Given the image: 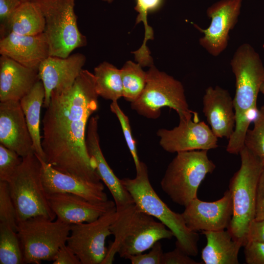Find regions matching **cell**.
Wrapping results in <instances>:
<instances>
[{"mask_svg":"<svg viewBox=\"0 0 264 264\" xmlns=\"http://www.w3.org/2000/svg\"><path fill=\"white\" fill-rule=\"evenodd\" d=\"M24 0H0V34L4 37L12 14Z\"/></svg>","mask_w":264,"mask_h":264,"instance_id":"e575fe53","label":"cell"},{"mask_svg":"<svg viewBox=\"0 0 264 264\" xmlns=\"http://www.w3.org/2000/svg\"><path fill=\"white\" fill-rule=\"evenodd\" d=\"M202 111L214 134L229 139L234 131L236 119L233 100L228 91L210 86L202 99Z\"/></svg>","mask_w":264,"mask_h":264,"instance_id":"ffe728a7","label":"cell"},{"mask_svg":"<svg viewBox=\"0 0 264 264\" xmlns=\"http://www.w3.org/2000/svg\"><path fill=\"white\" fill-rule=\"evenodd\" d=\"M121 181L140 210L157 219L173 232L176 239V247L190 256L198 254V234L190 230L181 214L171 210L158 196L150 181L144 162L141 161L134 178L126 177Z\"/></svg>","mask_w":264,"mask_h":264,"instance_id":"277c9868","label":"cell"},{"mask_svg":"<svg viewBox=\"0 0 264 264\" xmlns=\"http://www.w3.org/2000/svg\"><path fill=\"white\" fill-rule=\"evenodd\" d=\"M39 7L45 20L44 33L49 56L66 58L87 44L79 30L75 13L76 0H30Z\"/></svg>","mask_w":264,"mask_h":264,"instance_id":"9c48e42d","label":"cell"},{"mask_svg":"<svg viewBox=\"0 0 264 264\" xmlns=\"http://www.w3.org/2000/svg\"><path fill=\"white\" fill-rule=\"evenodd\" d=\"M0 54L27 67L38 70L49 56L48 44L44 33L23 35L10 33L0 38Z\"/></svg>","mask_w":264,"mask_h":264,"instance_id":"44dd1931","label":"cell"},{"mask_svg":"<svg viewBox=\"0 0 264 264\" xmlns=\"http://www.w3.org/2000/svg\"><path fill=\"white\" fill-rule=\"evenodd\" d=\"M0 144L22 158L34 153L33 142L20 101L0 103Z\"/></svg>","mask_w":264,"mask_h":264,"instance_id":"e0dca14e","label":"cell"},{"mask_svg":"<svg viewBox=\"0 0 264 264\" xmlns=\"http://www.w3.org/2000/svg\"><path fill=\"white\" fill-rule=\"evenodd\" d=\"M22 160L17 153L0 144V181L8 182Z\"/></svg>","mask_w":264,"mask_h":264,"instance_id":"d6a6232c","label":"cell"},{"mask_svg":"<svg viewBox=\"0 0 264 264\" xmlns=\"http://www.w3.org/2000/svg\"><path fill=\"white\" fill-rule=\"evenodd\" d=\"M243 0H220L208 7L206 15L211 19L209 26L202 29L195 27L203 36L199 44L214 57L220 55L227 48L229 33L238 22Z\"/></svg>","mask_w":264,"mask_h":264,"instance_id":"7c38bea8","label":"cell"},{"mask_svg":"<svg viewBox=\"0 0 264 264\" xmlns=\"http://www.w3.org/2000/svg\"><path fill=\"white\" fill-rule=\"evenodd\" d=\"M215 168L207 150L177 153L161 179V188L174 202L185 207L197 198L201 182Z\"/></svg>","mask_w":264,"mask_h":264,"instance_id":"52a82bcc","label":"cell"},{"mask_svg":"<svg viewBox=\"0 0 264 264\" xmlns=\"http://www.w3.org/2000/svg\"><path fill=\"white\" fill-rule=\"evenodd\" d=\"M41 172L40 159L33 153L22 158L21 164L7 182L16 209L18 223L39 216L51 220L56 217L49 205Z\"/></svg>","mask_w":264,"mask_h":264,"instance_id":"ba28073f","label":"cell"},{"mask_svg":"<svg viewBox=\"0 0 264 264\" xmlns=\"http://www.w3.org/2000/svg\"><path fill=\"white\" fill-rule=\"evenodd\" d=\"M0 223L17 231L16 209L11 197L7 182L0 181Z\"/></svg>","mask_w":264,"mask_h":264,"instance_id":"f546056e","label":"cell"},{"mask_svg":"<svg viewBox=\"0 0 264 264\" xmlns=\"http://www.w3.org/2000/svg\"><path fill=\"white\" fill-rule=\"evenodd\" d=\"M116 214L115 206L93 221L70 225L66 243L81 264H102L108 252L106 240L112 235L110 227Z\"/></svg>","mask_w":264,"mask_h":264,"instance_id":"8fae6325","label":"cell"},{"mask_svg":"<svg viewBox=\"0 0 264 264\" xmlns=\"http://www.w3.org/2000/svg\"><path fill=\"white\" fill-rule=\"evenodd\" d=\"M241 166L230 180L233 215L227 230L244 246L251 222L254 220L257 189L264 168L262 161L245 146L240 151Z\"/></svg>","mask_w":264,"mask_h":264,"instance_id":"5b68a950","label":"cell"},{"mask_svg":"<svg viewBox=\"0 0 264 264\" xmlns=\"http://www.w3.org/2000/svg\"><path fill=\"white\" fill-rule=\"evenodd\" d=\"M40 159L42 163V180L46 194L71 193L93 202L108 200L104 186L101 181H88L63 173Z\"/></svg>","mask_w":264,"mask_h":264,"instance_id":"d6986e66","label":"cell"},{"mask_svg":"<svg viewBox=\"0 0 264 264\" xmlns=\"http://www.w3.org/2000/svg\"><path fill=\"white\" fill-rule=\"evenodd\" d=\"M99 116L90 117L87 129L86 144L88 153L93 161L101 180L109 189L115 204L116 209L134 203L127 190L110 168L102 153L98 132Z\"/></svg>","mask_w":264,"mask_h":264,"instance_id":"ac0fdd59","label":"cell"},{"mask_svg":"<svg viewBox=\"0 0 264 264\" xmlns=\"http://www.w3.org/2000/svg\"><path fill=\"white\" fill-rule=\"evenodd\" d=\"M254 126L248 129L244 138V146L257 156L264 165V110L261 108L253 119Z\"/></svg>","mask_w":264,"mask_h":264,"instance_id":"f1b7e54d","label":"cell"},{"mask_svg":"<svg viewBox=\"0 0 264 264\" xmlns=\"http://www.w3.org/2000/svg\"><path fill=\"white\" fill-rule=\"evenodd\" d=\"M163 0H136L135 10L138 13L136 19V24L141 22L144 23L145 27V36L141 48H147L146 43L148 40L153 39L154 32L152 28L147 22V16L149 12L154 11L161 5Z\"/></svg>","mask_w":264,"mask_h":264,"instance_id":"1f68e13d","label":"cell"},{"mask_svg":"<svg viewBox=\"0 0 264 264\" xmlns=\"http://www.w3.org/2000/svg\"><path fill=\"white\" fill-rule=\"evenodd\" d=\"M138 63L127 61L121 69L123 88V97L131 103L143 92L147 82V72Z\"/></svg>","mask_w":264,"mask_h":264,"instance_id":"4316f807","label":"cell"},{"mask_svg":"<svg viewBox=\"0 0 264 264\" xmlns=\"http://www.w3.org/2000/svg\"><path fill=\"white\" fill-rule=\"evenodd\" d=\"M163 253L162 245L157 241L148 253L132 255L128 259L132 264H161Z\"/></svg>","mask_w":264,"mask_h":264,"instance_id":"836d02e7","label":"cell"},{"mask_svg":"<svg viewBox=\"0 0 264 264\" xmlns=\"http://www.w3.org/2000/svg\"><path fill=\"white\" fill-rule=\"evenodd\" d=\"M261 108L264 110V105L263 106L261 107Z\"/></svg>","mask_w":264,"mask_h":264,"instance_id":"7bdbcfd3","label":"cell"},{"mask_svg":"<svg viewBox=\"0 0 264 264\" xmlns=\"http://www.w3.org/2000/svg\"><path fill=\"white\" fill-rule=\"evenodd\" d=\"M44 28V18L39 7L30 0H24L11 17L5 36L10 33L37 35Z\"/></svg>","mask_w":264,"mask_h":264,"instance_id":"d4e9b609","label":"cell"},{"mask_svg":"<svg viewBox=\"0 0 264 264\" xmlns=\"http://www.w3.org/2000/svg\"><path fill=\"white\" fill-rule=\"evenodd\" d=\"M230 66L236 79L233 100L235 127L228 139L226 151L238 154L244 146L246 133L257 109V100L264 78V66L259 54L249 44L240 45L235 52Z\"/></svg>","mask_w":264,"mask_h":264,"instance_id":"7a4b0ae2","label":"cell"},{"mask_svg":"<svg viewBox=\"0 0 264 264\" xmlns=\"http://www.w3.org/2000/svg\"><path fill=\"white\" fill-rule=\"evenodd\" d=\"M110 228L114 239L102 264H112L116 254L128 259L150 249L157 241L174 237L164 224L142 211L134 203L116 209Z\"/></svg>","mask_w":264,"mask_h":264,"instance_id":"3957f363","label":"cell"},{"mask_svg":"<svg viewBox=\"0 0 264 264\" xmlns=\"http://www.w3.org/2000/svg\"><path fill=\"white\" fill-rule=\"evenodd\" d=\"M0 264H23V257L17 232L0 223Z\"/></svg>","mask_w":264,"mask_h":264,"instance_id":"83f0119b","label":"cell"},{"mask_svg":"<svg viewBox=\"0 0 264 264\" xmlns=\"http://www.w3.org/2000/svg\"><path fill=\"white\" fill-rule=\"evenodd\" d=\"M260 92L264 95V78L260 88Z\"/></svg>","mask_w":264,"mask_h":264,"instance_id":"60d3db41","label":"cell"},{"mask_svg":"<svg viewBox=\"0 0 264 264\" xmlns=\"http://www.w3.org/2000/svg\"><path fill=\"white\" fill-rule=\"evenodd\" d=\"M156 134L160 146L170 153L208 151L218 147V138L204 121L179 119L177 126L171 130L159 129Z\"/></svg>","mask_w":264,"mask_h":264,"instance_id":"4fadbf2b","label":"cell"},{"mask_svg":"<svg viewBox=\"0 0 264 264\" xmlns=\"http://www.w3.org/2000/svg\"><path fill=\"white\" fill-rule=\"evenodd\" d=\"M247 239V241H255L264 243V220H254L251 222Z\"/></svg>","mask_w":264,"mask_h":264,"instance_id":"ab89813d","label":"cell"},{"mask_svg":"<svg viewBox=\"0 0 264 264\" xmlns=\"http://www.w3.org/2000/svg\"><path fill=\"white\" fill-rule=\"evenodd\" d=\"M132 110L144 117L156 119L161 109L174 110L179 119L199 121L198 114L190 109L182 83L154 65L147 71V82L141 95L131 103Z\"/></svg>","mask_w":264,"mask_h":264,"instance_id":"8992f818","label":"cell"},{"mask_svg":"<svg viewBox=\"0 0 264 264\" xmlns=\"http://www.w3.org/2000/svg\"><path fill=\"white\" fill-rule=\"evenodd\" d=\"M44 97V86L39 80L20 101L32 138L34 153L44 161L45 155L42 146V137L40 134V117Z\"/></svg>","mask_w":264,"mask_h":264,"instance_id":"cb8c5ba5","label":"cell"},{"mask_svg":"<svg viewBox=\"0 0 264 264\" xmlns=\"http://www.w3.org/2000/svg\"><path fill=\"white\" fill-rule=\"evenodd\" d=\"M93 73L83 69L73 85L53 91L43 119L45 161L56 170L86 180L101 179L86 144L90 116L98 109Z\"/></svg>","mask_w":264,"mask_h":264,"instance_id":"6da1fadb","label":"cell"},{"mask_svg":"<svg viewBox=\"0 0 264 264\" xmlns=\"http://www.w3.org/2000/svg\"><path fill=\"white\" fill-rule=\"evenodd\" d=\"M53 261V264H81L79 258L66 243L60 247Z\"/></svg>","mask_w":264,"mask_h":264,"instance_id":"74e56055","label":"cell"},{"mask_svg":"<svg viewBox=\"0 0 264 264\" xmlns=\"http://www.w3.org/2000/svg\"><path fill=\"white\" fill-rule=\"evenodd\" d=\"M86 58L80 53L62 58L48 56L40 65L38 74L45 90L44 108L48 106L51 92L69 88L83 69Z\"/></svg>","mask_w":264,"mask_h":264,"instance_id":"9a60e30c","label":"cell"},{"mask_svg":"<svg viewBox=\"0 0 264 264\" xmlns=\"http://www.w3.org/2000/svg\"><path fill=\"white\" fill-rule=\"evenodd\" d=\"M254 220H264V165L258 186Z\"/></svg>","mask_w":264,"mask_h":264,"instance_id":"f35d334b","label":"cell"},{"mask_svg":"<svg viewBox=\"0 0 264 264\" xmlns=\"http://www.w3.org/2000/svg\"><path fill=\"white\" fill-rule=\"evenodd\" d=\"M103 1H105L108 3L112 2L114 0H102Z\"/></svg>","mask_w":264,"mask_h":264,"instance_id":"b9f144b4","label":"cell"},{"mask_svg":"<svg viewBox=\"0 0 264 264\" xmlns=\"http://www.w3.org/2000/svg\"><path fill=\"white\" fill-rule=\"evenodd\" d=\"M110 109L111 111L115 114L120 123L125 141L133 158L136 171L140 168L141 161L137 154L136 144L132 136L129 117L121 110L117 101L111 102Z\"/></svg>","mask_w":264,"mask_h":264,"instance_id":"4dcf8cb0","label":"cell"},{"mask_svg":"<svg viewBox=\"0 0 264 264\" xmlns=\"http://www.w3.org/2000/svg\"><path fill=\"white\" fill-rule=\"evenodd\" d=\"M95 90L98 96L117 101L123 97V88L121 69L103 62L94 69Z\"/></svg>","mask_w":264,"mask_h":264,"instance_id":"484cf974","label":"cell"},{"mask_svg":"<svg viewBox=\"0 0 264 264\" xmlns=\"http://www.w3.org/2000/svg\"><path fill=\"white\" fill-rule=\"evenodd\" d=\"M40 80L38 70L0 57V101H20Z\"/></svg>","mask_w":264,"mask_h":264,"instance_id":"7402d4cb","label":"cell"},{"mask_svg":"<svg viewBox=\"0 0 264 264\" xmlns=\"http://www.w3.org/2000/svg\"><path fill=\"white\" fill-rule=\"evenodd\" d=\"M244 247L245 262L247 264H264V243L248 241Z\"/></svg>","mask_w":264,"mask_h":264,"instance_id":"d590c367","label":"cell"},{"mask_svg":"<svg viewBox=\"0 0 264 264\" xmlns=\"http://www.w3.org/2000/svg\"><path fill=\"white\" fill-rule=\"evenodd\" d=\"M186 225L192 231H215L227 229L233 215V205L229 190L220 199L204 201L196 198L181 214Z\"/></svg>","mask_w":264,"mask_h":264,"instance_id":"5bb4252c","label":"cell"},{"mask_svg":"<svg viewBox=\"0 0 264 264\" xmlns=\"http://www.w3.org/2000/svg\"><path fill=\"white\" fill-rule=\"evenodd\" d=\"M70 230V224L43 216L19 222L17 233L23 264H39L43 261H53L60 247L66 243Z\"/></svg>","mask_w":264,"mask_h":264,"instance_id":"30bf717a","label":"cell"},{"mask_svg":"<svg viewBox=\"0 0 264 264\" xmlns=\"http://www.w3.org/2000/svg\"><path fill=\"white\" fill-rule=\"evenodd\" d=\"M177 247L172 251L164 253L161 264H200Z\"/></svg>","mask_w":264,"mask_h":264,"instance_id":"8d00e7d4","label":"cell"},{"mask_svg":"<svg viewBox=\"0 0 264 264\" xmlns=\"http://www.w3.org/2000/svg\"><path fill=\"white\" fill-rule=\"evenodd\" d=\"M47 198L57 219L70 225L93 221L116 206L112 200L93 202L67 193L47 194Z\"/></svg>","mask_w":264,"mask_h":264,"instance_id":"2e32d148","label":"cell"},{"mask_svg":"<svg viewBox=\"0 0 264 264\" xmlns=\"http://www.w3.org/2000/svg\"><path fill=\"white\" fill-rule=\"evenodd\" d=\"M207 240L201 251L205 264H238V255L242 244L233 239L226 230L202 231Z\"/></svg>","mask_w":264,"mask_h":264,"instance_id":"603a6c76","label":"cell"}]
</instances>
